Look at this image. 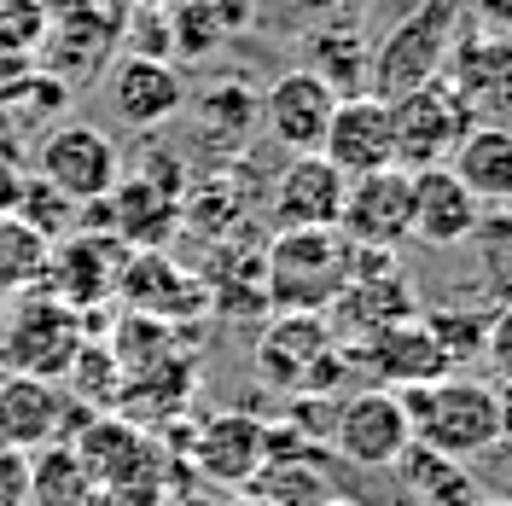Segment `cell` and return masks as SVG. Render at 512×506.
Wrapping results in <instances>:
<instances>
[{
    "label": "cell",
    "mask_w": 512,
    "mask_h": 506,
    "mask_svg": "<svg viewBox=\"0 0 512 506\" xmlns=\"http://www.w3.org/2000/svg\"><path fill=\"white\" fill-rule=\"evenodd\" d=\"M355 268L361 251L338 227H286L262 251V303H274L280 315H326Z\"/></svg>",
    "instance_id": "1"
},
{
    "label": "cell",
    "mask_w": 512,
    "mask_h": 506,
    "mask_svg": "<svg viewBox=\"0 0 512 506\" xmlns=\"http://www.w3.org/2000/svg\"><path fill=\"white\" fill-rule=\"evenodd\" d=\"M402 408L414 419V443L431 448V454H448V460H478L489 448H501V396L489 379H472V373H443L431 384H414V390H396Z\"/></svg>",
    "instance_id": "2"
},
{
    "label": "cell",
    "mask_w": 512,
    "mask_h": 506,
    "mask_svg": "<svg viewBox=\"0 0 512 506\" xmlns=\"http://www.w3.org/2000/svg\"><path fill=\"white\" fill-rule=\"evenodd\" d=\"M460 24H466V0H414L367 53V94L402 99L425 82H443Z\"/></svg>",
    "instance_id": "3"
},
{
    "label": "cell",
    "mask_w": 512,
    "mask_h": 506,
    "mask_svg": "<svg viewBox=\"0 0 512 506\" xmlns=\"http://www.w3.org/2000/svg\"><path fill=\"white\" fill-rule=\"evenodd\" d=\"M88 344L82 315L59 303L53 291H18L0 309V367L6 373H30V379H64V367L76 361V349Z\"/></svg>",
    "instance_id": "4"
},
{
    "label": "cell",
    "mask_w": 512,
    "mask_h": 506,
    "mask_svg": "<svg viewBox=\"0 0 512 506\" xmlns=\"http://www.w3.org/2000/svg\"><path fill=\"white\" fill-rule=\"evenodd\" d=\"M326 448L355 466V472H390L408 448H414V419L402 408L396 390H355L332 408V431H326Z\"/></svg>",
    "instance_id": "5"
},
{
    "label": "cell",
    "mask_w": 512,
    "mask_h": 506,
    "mask_svg": "<svg viewBox=\"0 0 512 506\" xmlns=\"http://www.w3.org/2000/svg\"><path fill=\"white\" fill-rule=\"evenodd\" d=\"M35 175L47 187H59L76 210H88V204H105L111 187L123 181V152H117V140L105 128L59 117L35 146Z\"/></svg>",
    "instance_id": "6"
},
{
    "label": "cell",
    "mask_w": 512,
    "mask_h": 506,
    "mask_svg": "<svg viewBox=\"0 0 512 506\" xmlns=\"http://www.w3.org/2000/svg\"><path fill=\"white\" fill-rule=\"evenodd\" d=\"M344 361L350 355L326 326V315H280L274 326H262V344H256L262 379L286 396H320Z\"/></svg>",
    "instance_id": "7"
},
{
    "label": "cell",
    "mask_w": 512,
    "mask_h": 506,
    "mask_svg": "<svg viewBox=\"0 0 512 506\" xmlns=\"http://www.w3.org/2000/svg\"><path fill=\"white\" fill-rule=\"evenodd\" d=\"M128 262V245L117 233H99L94 222H82L76 233H64L47 245V268H41V291H53L59 303H70L76 315L99 309L105 297H117V274Z\"/></svg>",
    "instance_id": "8"
},
{
    "label": "cell",
    "mask_w": 512,
    "mask_h": 506,
    "mask_svg": "<svg viewBox=\"0 0 512 506\" xmlns=\"http://www.w3.org/2000/svg\"><path fill=\"white\" fill-rule=\"evenodd\" d=\"M419 303H414V285L408 274L379 251H361V268H355V280L332 297V309H326V326L338 332V344H367V338H379L384 326H396V320H414Z\"/></svg>",
    "instance_id": "9"
},
{
    "label": "cell",
    "mask_w": 512,
    "mask_h": 506,
    "mask_svg": "<svg viewBox=\"0 0 512 506\" xmlns=\"http://www.w3.org/2000/svg\"><path fill=\"white\" fill-rule=\"evenodd\" d=\"M338 233L355 251H379V256H390L402 239H414V169L390 163V169H373V175H355L350 192H344Z\"/></svg>",
    "instance_id": "10"
},
{
    "label": "cell",
    "mask_w": 512,
    "mask_h": 506,
    "mask_svg": "<svg viewBox=\"0 0 512 506\" xmlns=\"http://www.w3.org/2000/svg\"><path fill=\"white\" fill-rule=\"evenodd\" d=\"M443 82L460 94V105L478 123H512V35H495V30L454 35Z\"/></svg>",
    "instance_id": "11"
},
{
    "label": "cell",
    "mask_w": 512,
    "mask_h": 506,
    "mask_svg": "<svg viewBox=\"0 0 512 506\" xmlns=\"http://www.w3.org/2000/svg\"><path fill=\"white\" fill-rule=\"evenodd\" d=\"M390 117H396V163H402V169L448 163L454 140L478 123L448 82H425V88H414V94L390 99Z\"/></svg>",
    "instance_id": "12"
},
{
    "label": "cell",
    "mask_w": 512,
    "mask_h": 506,
    "mask_svg": "<svg viewBox=\"0 0 512 506\" xmlns=\"http://www.w3.org/2000/svg\"><path fill=\"white\" fill-rule=\"evenodd\" d=\"M117 53H123V12L99 6V12H82V18H59L41 41V53H35V70H47L53 82H64L76 94V88L99 82Z\"/></svg>",
    "instance_id": "13"
},
{
    "label": "cell",
    "mask_w": 512,
    "mask_h": 506,
    "mask_svg": "<svg viewBox=\"0 0 512 506\" xmlns=\"http://www.w3.org/2000/svg\"><path fill=\"white\" fill-rule=\"evenodd\" d=\"M117 303L128 315L146 320H169V326H187L210 309V285L198 280L192 268L169 262L163 251H134L117 274Z\"/></svg>",
    "instance_id": "14"
},
{
    "label": "cell",
    "mask_w": 512,
    "mask_h": 506,
    "mask_svg": "<svg viewBox=\"0 0 512 506\" xmlns=\"http://www.w3.org/2000/svg\"><path fill=\"white\" fill-rule=\"evenodd\" d=\"M105 94H111L117 123L134 128V134H152L187 105V82L158 53H117L111 70H105Z\"/></svg>",
    "instance_id": "15"
},
{
    "label": "cell",
    "mask_w": 512,
    "mask_h": 506,
    "mask_svg": "<svg viewBox=\"0 0 512 506\" xmlns=\"http://www.w3.org/2000/svg\"><path fill=\"white\" fill-rule=\"evenodd\" d=\"M320 158L344 175H373L396 163V117H390V99L379 94H344L332 111V128L320 140Z\"/></svg>",
    "instance_id": "16"
},
{
    "label": "cell",
    "mask_w": 512,
    "mask_h": 506,
    "mask_svg": "<svg viewBox=\"0 0 512 506\" xmlns=\"http://www.w3.org/2000/svg\"><path fill=\"white\" fill-rule=\"evenodd\" d=\"M262 448H268V419L251 413H210L192 425V483H216V489H245L251 472L262 466Z\"/></svg>",
    "instance_id": "17"
},
{
    "label": "cell",
    "mask_w": 512,
    "mask_h": 506,
    "mask_svg": "<svg viewBox=\"0 0 512 506\" xmlns=\"http://www.w3.org/2000/svg\"><path fill=\"white\" fill-rule=\"evenodd\" d=\"M344 192H350L344 169H332L320 152H291V163L274 175L268 222H274V233H286V227H338Z\"/></svg>",
    "instance_id": "18"
},
{
    "label": "cell",
    "mask_w": 512,
    "mask_h": 506,
    "mask_svg": "<svg viewBox=\"0 0 512 506\" xmlns=\"http://www.w3.org/2000/svg\"><path fill=\"white\" fill-rule=\"evenodd\" d=\"M338 88H326L315 70H286L262 88V123L268 134L286 146V152H320L326 128H332V111H338Z\"/></svg>",
    "instance_id": "19"
},
{
    "label": "cell",
    "mask_w": 512,
    "mask_h": 506,
    "mask_svg": "<svg viewBox=\"0 0 512 506\" xmlns=\"http://www.w3.org/2000/svg\"><path fill=\"white\" fill-rule=\"evenodd\" d=\"M88 413L64 396L59 379H30V373H6L0 379V448L35 454L47 443H64V419Z\"/></svg>",
    "instance_id": "20"
},
{
    "label": "cell",
    "mask_w": 512,
    "mask_h": 506,
    "mask_svg": "<svg viewBox=\"0 0 512 506\" xmlns=\"http://www.w3.org/2000/svg\"><path fill=\"white\" fill-rule=\"evenodd\" d=\"M350 361H361L384 390H414V384H431V379H443V373H454L419 315L384 326L379 338H367V344H350Z\"/></svg>",
    "instance_id": "21"
},
{
    "label": "cell",
    "mask_w": 512,
    "mask_h": 506,
    "mask_svg": "<svg viewBox=\"0 0 512 506\" xmlns=\"http://www.w3.org/2000/svg\"><path fill=\"white\" fill-rule=\"evenodd\" d=\"M483 222V204L460 187V175L448 163L414 169V239L419 245H472V233Z\"/></svg>",
    "instance_id": "22"
},
{
    "label": "cell",
    "mask_w": 512,
    "mask_h": 506,
    "mask_svg": "<svg viewBox=\"0 0 512 506\" xmlns=\"http://www.w3.org/2000/svg\"><path fill=\"white\" fill-rule=\"evenodd\" d=\"M448 169L460 175V187L472 192L483 210L507 204L512 198V123H472L454 140Z\"/></svg>",
    "instance_id": "23"
},
{
    "label": "cell",
    "mask_w": 512,
    "mask_h": 506,
    "mask_svg": "<svg viewBox=\"0 0 512 506\" xmlns=\"http://www.w3.org/2000/svg\"><path fill=\"white\" fill-rule=\"evenodd\" d=\"M367 41L350 18H320L315 30L303 35V70H315L326 88L338 94H367Z\"/></svg>",
    "instance_id": "24"
},
{
    "label": "cell",
    "mask_w": 512,
    "mask_h": 506,
    "mask_svg": "<svg viewBox=\"0 0 512 506\" xmlns=\"http://www.w3.org/2000/svg\"><path fill=\"white\" fill-rule=\"evenodd\" d=\"M390 472L402 483V501L408 506H472L478 501V477L466 472V460L431 454V448H419V443Z\"/></svg>",
    "instance_id": "25"
},
{
    "label": "cell",
    "mask_w": 512,
    "mask_h": 506,
    "mask_svg": "<svg viewBox=\"0 0 512 506\" xmlns=\"http://www.w3.org/2000/svg\"><path fill=\"white\" fill-rule=\"evenodd\" d=\"M30 506H105V495L76 460V448L47 443L30 454Z\"/></svg>",
    "instance_id": "26"
},
{
    "label": "cell",
    "mask_w": 512,
    "mask_h": 506,
    "mask_svg": "<svg viewBox=\"0 0 512 506\" xmlns=\"http://www.w3.org/2000/svg\"><path fill=\"white\" fill-rule=\"evenodd\" d=\"M41 268H47V239L18 216H0V297L35 291Z\"/></svg>",
    "instance_id": "27"
},
{
    "label": "cell",
    "mask_w": 512,
    "mask_h": 506,
    "mask_svg": "<svg viewBox=\"0 0 512 506\" xmlns=\"http://www.w3.org/2000/svg\"><path fill=\"white\" fill-rule=\"evenodd\" d=\"M425 320V332L437 338V349L448 355V367H466V361H478L483 344H489V320H495V309H431Z\"/></svg>",
    "instance_id": "28"
},
{
    "label": "cell",
    "mask_w": 512,
    "mask_h": 506,
    "mask_svg": "<svg viewBox=\"0 0 512 506\" xmlns=\"http://www.w3.org/2000/svg\"><path fill=\"white\" fill-rule=\"evenodd\" d=\"M12 216H18V222H30L35 233L47 239V245L82 227V210H76V204H70V198H64L59 187H47L41 175H30V181H24V192H18V204H12Z\"/></svg>",
    "instance_id": "29"
},
{
    "label": "cell",
    "mask_w": 512,
    "mask_h": 506,
    "mask_svg": "<svg viewBox=\"0 0 512 506\" xmlns=\"http://www.w3.org/2000/svg\"><path fill=\"white\" fill-rule=\"evenodd\" d=\"M47 30H53V18L41 12V0H0V47H12L18 59L35 64Z\"/></svg>",
    "instance_id": "30"
},
{
    "label": "cell",
    "mask_w": 512,
    "mask_h": 506,
    "mask_svg": "<svg viewBox=\"0 0 512 506\" xmlns=\"http://www.w3.org/2000/svg\"><path fill=\"white\" fill-rule=\"evenodd\" d=\"M0 506H30V454L0 448Z\"/></svg>",
    "instance_id": "31"
},
{
    "label": "cell",
    "mask_w": 512,
    "mask_h": 506,
    "mask_svg": "<svg viewBox=\"0 0 512 506\" xmlns=\"http://www.w3.org/2000/svg\"><path fill=\"white\" fill-rule=\"evenodd\" d=\"M483 361L501 373V379L512 384V303H501L495 309V320H489V344H483Z\"/></svg>",
    "instance_id": "32"
},
{
    "label": "cell",
    "mask_w": 512,
    "mask_h": 506,
    "mask_svg": "<svg viewBox=\"0 0 512 506\" xmlns=\"http://www.w3.org/2000/svg\"><path fill=\"white\" fill-rule=\"evenodd\" d=\"M24 181H30V169L18 163V152H12V140L0 134V216H12V204H18V192H24Z\"/></svg>",
    "instance_id": "33"
},
{
    "label": "cell",
    "mask_w": 512,
    "mask_h": 506,
    "mask_svg": "<svg viewBox=\"0 0 512 506\" xmlns=\"http://www.w3.org/2000/svg\"><path fill=\"white\" fill-rule=\"evenodd\" d=\"M30 70H35L30 59H18V53H12V47H0V111H6V105H12V94H18V88H24V82H30Z\"/></svg>",
    "instance_id": "34"
},
{
    "label": "cell",
    "mask_w": 512,
    "mask_h": 506,
    "mask_svg": "<svg viewBox=\"0 0 512 506\" xmlns=\"http://www.w3.org/2000/svg\"><path fill=\"white\" fill-rule=\"evenodd\" d=\"M466 12L478 18V30L512 35V0H466Z\"/></svg>",
    "instance_id": "35"
},
{
    "label": "cell",
    "mask_w": 512,
    "mask_h": 506,
    "mask_svg": "<svg viewBox=\"0 0 512 506\" xmlns=\"http://www.w3.org/2000/svg\"><path fill=\"white\" fill-rule=\"evenodd\" d=\"M99 6H111V0H41V12L59 24V18H82V12H99Z\"/></svg>",
    "instance_id": "36"
},
{
    "label": "cell",
    "mask_w": 512,
    "mask_h": 506,
    "mask_svg": "<svg viewBox=\"0 0 512 506\" xmlns=\"http://www.w3.org/2000/svg\"><path fill=\"white\" fill-rule=\"evenodd\" d=\"M297 12H309V18H344L350 12V0H291Z\"/></svg>",
    "instance_id": "37"
},
{
    "label": "cell",
    "mask_w": 512,
    "mask_h": 506,
    "mask_svg": "<svg viewBox=\"0 0 512 506\" xmlns=\"http://www.w3.org/2000/svg\"><path fill=\"white\" fill-rule=\"evenodd\" d=\"M163 506H216V501L204 495V483H187V489H175V495H169Z\"/></svg>",
    "instance_id": "38"
},
{
    "label": "cell",
    "mask_w": 512,
    "mask_h": 506,
    "mask_svg": "<svg viewBox=\"0 0 512 506\" xmlns=\"http://www.w3.org/2000/svg\"><path fill=\"white\" fill-rule=\"evenodd\" d=\"M222 506H274V501H262V495H251V489H233V501Z\"/></svg>",
    "instance_id": "39"
},
{
    "label": "cell",
    "mask_w": 512,
    "mask_h": 506,
    "mask_svg": "<svg viewBox=\"0 0 512 506\" xmlns=\"http://www.w3.org/2000/svg\"><path fill=\"white\" fill-rule=\"evenodd\" d=\"M472 506H512V495H507V501H495V495H478Z\"/></svg>",
    "instance_id": "40"
},
{
    "label": "cell",
    "mask_w": 512,
    "mask_h": 506,
    "mask_svg": "<svg viewBox=\"0 0 512 506\" xmlns=\"http://www.w3.org/2000/svg\"><path fill=\"white\" fill-rule=\"evenodd\" d=\"M315 506H355V501H344V495H326V501H315Z\"/></svg>",
    "instance_id": "41"
},
{
    "label": "cell",
    "mask_w": 512,
    "mask_h": 506,
    "mask_svg": "<svg viewBox=\"0 0 512 506\" xmlns=\"http://www.w3.org/2000/svg\"><path fill=\"white\" fill-rule=\"evenodd\" d=\"M501 210H507V222H512V198H507V204H501Z\"/></svg>",
    "instance_id": "42"
}]
</instances>
